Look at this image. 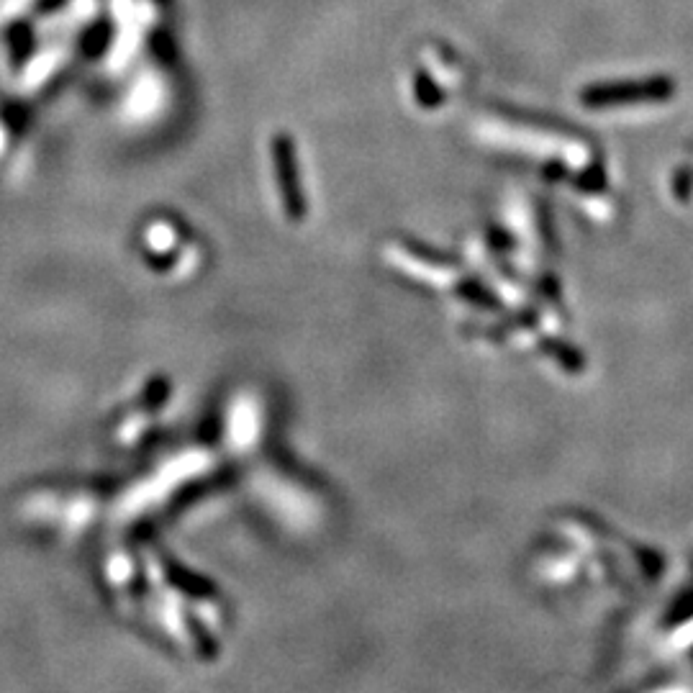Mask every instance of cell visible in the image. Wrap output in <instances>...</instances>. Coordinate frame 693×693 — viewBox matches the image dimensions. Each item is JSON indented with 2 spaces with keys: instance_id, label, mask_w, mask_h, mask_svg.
<instances>
[{
  "instance_id": "cell-5",
  "label": "cell",
  "mask_w": 693,
  "mask_h": 693,
  "mask_svg": "<svg viewBox=\"0 0 693 693\" xmlns=\"http://www.w3.org/2000/svg\"><path fill=\"white\" fill-rule=\"evenodd\" d=\"M154 49H157V57H162V60H170L172 57V44L167 42L165 34H157L154 36Z\"/></svg>"
},
{
  "instance_id": "cell-1",
  "label": "cell",
  "mask_w": 693,
  "mask_h": 693,
  "mask_svg": "<svg viewBox=\"0 0 693 693\" xmlns=\"http://www.w3.org/2000/svg\"><path fill=\"white\" fill-rule=\"evenodd\" d=\"M270 152H273L275 178H278L280 201H283L285 216H288V221H293V224H301L303 216H306V198H303L296 142H293L285 131H280L278 137L273 139V144H270Z\"/></svg>"
},
{
  "instance_id": "cell-4",
  "label": "cell",
  "mask_w": 693,
  "mask_h": 693,
  "mask_svg": "<svg viewBox=\"0 0 693 693\" xmlns=\"http://www.w3.org/2000/svg\"><path fill=\"white\" fill-rule=\"evenodd\" d=\"M414 95L421 108H437L445 103V93L437 85V80H432L427 72H419L414 77Z\"/></svg>"
},
{
  "instance_id": "cell-2",
  "label": "cell",
  "mask_w": 693,
  "mask_h": 693,
  "mask_svg": "<svg viewBox=\"0 0 693 693\" xmlns=\"http://www.w3.org/2000/svg\"><path fill=\"white\" fill-rule=\"evenodd\" d=\"M673 93V83L663 77H652L645 83H614L599 85V88L586 90L583 103L593 108L616 106V103H640V101H663Z\"/></svg>"
},
{
  "instance_id": "cell-3",
  "label": "cell",
  "mask_w": 693,
  "mask_h": 693,
  "mask_svg": "<svg viewBox=\"0 0 693 693\" xmlns=\"http://www.w3.org/2000/svg\"><path fill=\"white\" fill-rule=\"evenodd\" d=\"M393 257H398V262L409 265L411 270H429V273L437 275H452L455 273V262L447 260L445 255H437L432 249L421 247V244L414 242H403L401 247H396L391 252Z\"/></svg>"
}]
</instances>
